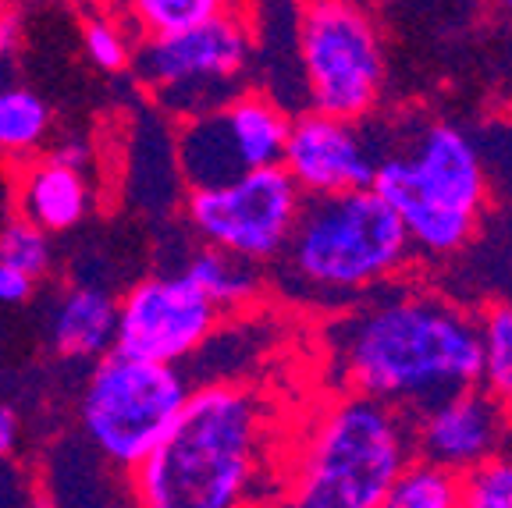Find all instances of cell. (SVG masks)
Instances as JSON below:
<instances>
[{"instance_id": "6da1fadb", "label": "cell", "mask_w": 512, "mask_h": 508, "mask_svg": "<svg viewBox=\"0 0 512 508\" xmlns=\"http://www.w3.org/2000/svg\"><path fill=\"white\" fill-rule=\"evenodd\" d=\"M349 391L381 398L416 420L480 381V331L466 313L420 292H399L349 313L331 334Z\"/></svg>"}, {"instance_id": "7a4b0ae2", "label": "cell", "mask_w": 512, "mask_h": 508, "mask_svg": "<svg viewBox=\"0 0 512 508\" xmlns=\"http://www.w3.org/2000/svg\"><path fill=\"white\" fill-rule=\"evenodd\" d=\"M271 469V405L249 384L189 388L160 445L128 473V498L146 508H235L264 501Z\"/></svg>"}, {"instance_id": "3957f363", "label": "cell", "mask_w": 512, "mask_h": 508, "mask_svg": "<svg viewBox=\"0 0 512 508\" xmlns=\"http://www.w3.org/2000/svg\"><path fill=\"white\" fill-rule=\"evenodd\" d=\"M413 455V420L349 391L313 413L285 466V498L299 508H384Z\"/></svg>"}, {"instance_id": "277c9868", "label": "cell", "mask_w": 512, "mask_h": 508, "mask_svg": "<svg viewBox=\"0 0 512 508\" xmlns=\"http://www.w3.org/2000/svg\"><path fill=\"white\" fill-rule=\"evenodd\" d=\"M406 228L370 189L306 196L296 228L271 263L285 295L338 302L381 288L409 263Z\"/></svg>"}, {"instance_id": "5b68a950", "label": "cell", "mask_w": 512, "mask_h": 508, "mask_svg": "<svg viewBox=\"0 0 512 508\" xmlns=\"http://www.w3.org/2000/svg\"><path fill=\"white\" fill-rule=\"evenodd\" d=\"M374 192L395 210L413 249L456 253L484 207V167L459 128L427 125L409 157L377 160Z\"/></svg>"}, {"instance_id": "8992f818", "label": "cell", "mask_w": 512, "mask_h": 508, "mask_svg": "<svg viewBox=\"0 0 512 508\" xmlns=\"http://www.w3.org/2000/svg\"><path fill=\"white\" fill-rule=\"evenodd\" d=\"M189 395L182 366L104 352L79 398V427L100 462L132 473L168 434Z\"/></svg>"}, {"instance_id": "52a82bcc", "label": "cell", "mask_w": 512, "mask_h": 508, "mask_svg": "<svg viewBox=\"0 0 512 508\" xmlns=\"http://www.w3.org/2000/svg\"><path fill=\"white\" fill-rule=\"evenodd\" d=\"M310 111L363 121L384 93V43L356 0H303L299 18Z\"/></svg>"}, {"instance_id": "ba28073f", "label": "cell", "mask_w": 512, "mask_h": 508, "mask_svg": "<svg viewBox=\"0 0 512 508\" xmlns=\"http://www.w3.org/2000/svg\"><path fill=\"white\" fill-rule=\"evenodd\" d=\"M253 57V32L242 15L224 11L171 36H146L136 50L139 82L171 118L214 111L239 93Z\"/></svg>"}, {"instance_id": "9c48e42d", "label": "cell", "mask_w": 512, "mask_h": 508, "mask_svg": "<svg viewBox=\"0 0 512 508\" xmlns=\"http://www.w3.org/2000/svg\"><path fill=\"white\" fill-rule=\"evenodd\" d=\"M303 199L285 167L271 164L232 182L189 189L185 214L203 246H217L253 263H271L296 228Z\"/></svg>"}, {"instance_id": "30bf717a", "label": "cell", "mask_w": 512, "mask_h": 508, "mask_svg": "<svg viewBox=\"0 0 512 508\" xmlns=\"http://www.w3.org/2000/svg\"><path fill=\"white\" fill-rule=\"evenodd\" d=\"M288 125L292 118L271 96L239 89L214 111L178 121V175L189 189H207L281 164Z\"/></svg>"}, {"instance_id": "8fae6325", "label": "cell", "mask_w": 512, "mask_h": 508, "mask_svg": "<svg viewBox=\"0 0 512 508\" xmlns=\"http://www.w3.org/2000/svg\"><path fill=\"white\" fill-rule=\"evenodd\" d=\"M224 313L185 274L143 278L118 302L114 349L157 363H185L214 338Z\"/></svg>"}, {"instance_id": "7c38bea8", "label": "cell", "mask_w": 512, "mask_h": 508, "mask_svg": "<svg viewBox=\"0 0 512 508\" xmlns=\"http://www.w3.org/2000/svg\"><path fill=\"white\" fill-rule=\"evenodd\" d=\"M281 167L303 196H335V192L370 189L377 175V157L356 121L310 111L288 125Z\"/></svg>"}, {"instance_id": "4fadbf2b", "label": "cell", "mask_w": 512, "mask_h": 508, "mask_svg": "<svg viewBox=\"0 0 512 508\" xmlns=\"http://www.w3.org/2000/svg\"><path fill=\"white\" fill-rule=\"evenodd\" d=\"M502 441V405L473 384L441 398L413 420V448L420 459L466 473L498 452Z\"/></svg>"}, {"instance_id": "5bb4252c", "label": "cell", "mask_w": 512, "mask_h": 508, "mask_svg": "<svg viewBox=\"0 0 512 508\" xmlns=\"http://www.w3.org/2000/svg\"><path fill=\"white\" fill-rule=\"evenodd\" d=\"M15 207L18 217L32 221L47 235H64L89 214L86 171L40 153L15 167Z\"/></svg>"}, {"instance_id": "9a60e30c", "label": "cell", "mask_w": 512, "mask_h": 508, "mask_svg": "<svg viewBox=\"0 0 512 508\" xmlns=\"http://www.w3.org/2000/svg\"><path fill=\"white\" fill-rule=\"evenodd\" d=\"M114 331H118V302L93 285L64 292L50 317V342L64 359H100L114 349Z\"/></svg>"}, {"instance_id": "2e32d148", "label": "cell", "mask_w": 512, "mask_h": 508, "mask_svg": "<svg viewBox=\"0 0 512 508\" xmlns=\"http://www.w3.org/2000/svg\"><path fill=\"white\" fill-rule=\"evenodd\" d=\"M54 128L47 100L29 86L4 79L0 82V160L11 167L40 157Z\"/></svg>"}, {"instance_id": "e0dca14e", "label": "cell", "mask_w": 512, "mask_h": 508, "mask_svg": "<svg viewBox=\"0 0 512 508\" xmlns=\"http://www.w3.org/2000/svg\"><path fill=\"white\" fill-rule=\"evenodd\" d=\"M260 263L242 260L235 253H224L217 246H203L200 253H192L189 263H185V278L200 288L210 302H214L221 313H235L246 310L249 302L260 299Z\"/></svg>"}, {"instance_id": "ac0fdd59", "label": "cell", "mask_w": 512, "mask_h": 508, "mask_svg": "<svg viewBox=\"0 0 512 508\" xmlns=\"http://www.w3.org/2000/svg\"><path fill=\"white\" fill-rule=\"evenodd\" d=\"M384 508H463V473L413 455L395 477Z\"/></svg>"}, {"instance_id": "d6986e66", "label": "cell", "mask_w": 512, "mask_h": 508, "mask_svg": "<svg viewBox=\"0 0 512 508\" xmlns=\"http://www.w3.org/2000/svg\"><path fill=\"white\" fill-rule=\"evenodd\" d=\"M480 388L512 409V306H495L480 320Z\"/></svg>"}, {"instance_id": "ffe728a7", "label": "cell", "mask_w": 512, "mask_h": 508, "mask_svg": "<svg viewBox=\"0 0 512 508\" xmlns=\"http://www.w3.org/2000/svg\"><path fill=\"white\" fill-rule=\"evenodd\" d=\"M139 36H171L232 11V0H121Z\"/></svg>"}, {"instance_id": "44dd1931", "label": "cell", "mask_w": 512, "mask_h": 508, "mask_svg": "<svg viewBox=\"0 0 512 508\" xmlns=\"http://www.w3.org/2000/svg\"><path fill=\"white\" fill-rule=\"evenodd\" d=\"M0 263H11L22 274H29L32 281H40L54 263L50 235L25 217H15L11 224L0 228Z\"/></svg>"}, {"instance_id": "7402d4cb", "label": "cell", "mask_w": 512, "mask_h": 508, "mask_svg": "<svg viewBox=\"0 0 512 508\" xmlns=\"http://www.w3.org/2000/svg\"><path fill=\"white\" fill-rule=\"evenodd\" d=\"M466 508H512V459L488 455L463 473Z\"/></svg>"}, {"instance_id": "603a6c76", "label": "cell", "mask_w": 512, "mask_h": 508, "mask_svg": "<svg viewBox=\"0 0 512 508\" xmlns=\"http://www.w3.org/2000/svg\"><path fill=\"white\" fill-rule=\"evenodd\" d=\"M82 47L86 57L100 68V72H125L132 64V43L128 32L111 18H89L82 25Z\"/></svg>"}, {"instance_id": "cb8c5ba5", "label": "cell", "mask_w": 512, "mask_h": 508, "mask_svg": "<svg viewBox=\"0 0 512 508\" xmlns=\"http://www.w3.org/2000/svg\"><path fill=\"white\" fill-rule=\"evenodd\" d=\"M32 285L36 281L29 278V274H22L18 267H11V263H0V302H25L32 295Z\"/></svg>"}, {"instance_id": "d4e9b609", "label": "cell", "mask_w": 512, "mask_h": 508, "mask_svg": "<svg viewBox=\"0 0 512 508\" xmlns=\"http://www.w3.org/2000/svg\"><path fill=\"white\" fill-rule=\"evenodd\" d=\"M50 157H57V160H64V164H72V167H79V171H86V164H89V157H93V150H89V143L86 139H61V143L54 146V150H47Z\"/></svg>"}, {"instance_id": "484cf974", "label": "cell", "mask_w": 512, "mask_h": 508, "mask_svg": "<svg viewBox=\"0 0 512 508\" xmlns=\"http://www.w3.org/2000/svg\"><path fill=\"white\" fill-rule=\"evenodd\" d=\"M18 434H22V427H18V413L11 409V405L0 402V459L15 455Z\"/></svg>"}, {"instance_id": "4316f807", "label": "cell", "mask_w": 512, "mask_h": 508, "mask_svg": "<svg viewBox=\"0 0 512 508\" xmlns=\"http://www.w3.org/2000/svg\"><path fill=\"white\" fill-rule=\"evenodd\" d=\"M0 4H18V0H0Z\"/></svg>"}, {"instance_id": "83f0119b", "label": "cell", "mask_w": 512, "mask_h": 508, "mask_svg": "<svg viewBox=\"0 0 512 508\" xmlns=\"http://www.w3.org/2000/svg\"><path fill=\"white\" fill-rule=\"evenodd\" d=\"M505 8H509V11H512V0H505Z\"/></svg>"}]
</instances>
